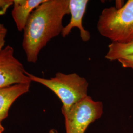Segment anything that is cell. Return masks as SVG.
Instances as JSON below:
<instances>
[{
	"label": "cell",
	"instance_id": "obj_8",
	"mask_svg": "<svg viewBox=\"0 0 133 133\" xmlns=\"http://www.w3.org/2000/svg\"><path fill=\"white\" fill-rule=\"evenodd\" d=\"M45 0H14L12 16L20 32L24 31L31 13Z\"/></svg>",
	"mask_w": 133,
	"mask_h": 133
},
{
	"label": "cell",
	"instance_id": "obj_9",
	"mask_svg": "<svg viewBox=\"0 0 133 133\" xmlns=\"http://www.w3.org/2000/svg\"><path fill=\"white\" fill-rule=\"evenodd\" d=\"M105 58L110 61L118 60L122 57L133 54V39L126 43L111 42Z\"/></svg>",
	"mask_w": 133,
	"mask_h": 133
},
{
	"label": "cell",
	"instance_id": "obj_4",
	"mask_svg": "<svg viewBox=\"0 0 133 133\" xmlns=\"http://www.w3.org/2000/svg\"><path fill=\"white\" fill-rule=\"evenodd\" d=\"M62 112L66 133H84L91 123L101 117L103 104L101 101H95L88 95Z\"/></svg>",
	"mask_w": 133,
	"mask_h": 133
},
{
	"label": "cell",
	"instance_id": "obj_11",
	"mask_svg": "<svg viewBox=\"0 0 133 133\" xmlns=\"http://www.w3.org/2000/svg\"><path fill=\"white\" fill-rule=\"evenodd\" d=\"M14 5V0H0V15L5 14L7 10Z\"/></svg>",
	"mask_w": 133,
	"mask_h": 133
},
{
	"label": "cell",
	"instance_id": "obj_3",
	"mask_svg": "<svg viewBox=\"0 0 133 133\" xmlns=\"http://www.w3.org/2000/svg\"><path fill=\"white\" fill-rule=\"evenodd\" d=\"M32 81L46 86L53 91L63 104L62 111L69 109L88 96L89 83L84 77L76 73L66 74L58 72L50 79L36 76L27 72Z\"/></svg>",
	"mask_w": 133,
	"mask_h": 133
},
{
	"label": "cell",
	"instance_id": "obj_12",
	"mask_svg": "<svg viewBox=\"0 0 133 133\" xmlns=\"http://www.w3.org/2000/svg\"><path fill=\"white\" fill-rule=\"evenodd\" d=\"M8 33V30L3 24L0 23V50L5 48V40L6 34Z\"/></svg>",
	"mask_w": 133,
	"mask_h": 133
},
{
	"label": "cell",
	"instance_id": "obj_1",
	"mask_svg": "<svg viewBox=\"0 0 133 133\" xmlns=\"http://www.w3.org/2000/svg\"><path fill=\"white\" fill-rule=\"evenodd\" d=\"M69 4V0H45L31 13L22 42L28 62L36 63L43 48L62 33L63 19L70 14Z\"/></svg>",
	"mask_w": 133,
	"mask_h": 133
},
{
	"label": "cell",
	"instance_id": "obj_5",
	"mask_svg": "<svg viewBox=\"0 0 133 133\" xmlns=\"http://www.w3.org/2000/svg\"><path fill=\"white\" fill-rule=\"evenodd\" d=\"M27 72L14 56L12 46L7 45L0 50V88L17 83L31 84Z\"/></svg>",
	"mask_w": 133,
	"mask_h": 133
},
{
	"label": "cell",
	"instance_id": "obj_13",
	"mask_svg": "<svg viewBox=\"0 0 133 133\" xmlns=\"http://www.w3.org/2000/svg\"><path fill=\"white\" fill-rule=\"evenodd\" d=\"M58 133V132H57V130H56L55 129H51L50 131H49V133Z\"/></svg>",
	"mask_w": 133,
	"mask_h": 133
},
{
	"label": "cell",
	"instance_id": "obj_14",
	"mask_svg": "<svg viewBox=\"0 0 133 133\" xmlns=\"http://www.w3.org/2000/svg\"><path fill=\"white\" fill-rule=\"evenodd\" d=\"M4 131V127L1 125V123L0 122V133H2V132Z\"/></svg>",
	"mask_w": 133,
	"mask_h": 133
},
{
	"label": "cell",
	"instance_id": "obj_6",
	"mask_svg": "<svg viewBox=\"0 0 133 133\" xmlns=\"http://www.w3.org/2000/svg\"><path fill=\"white\" fill-rule=\"evenodd\" d=\"M88 0H69V8L71 20L62 30V37L65 38L71 32L72 29L77 28L80 31V36L84 42H88L91 38V35L88 31L86 30L82 25V20L85 13Z\"/></svg>",
	"mask_w": 133,
	"mask_h": 133
},
{
	"label": "cell",
	"instance_id": "obj_7",
	"mask_svg": "<svg viewBox=\"0 0 133 133\" xmlns=\"http://www.w3.org/2000/svg\"><path fill=\"white\" fill-rule=\"evenodd\" d=\"M30 84L17 83L0 88V122L8 116L10 108L15 100L28 92Z\"/></svg>",
	"mask_w": 133,
	"mask_h": 133
},
{
	"label": "cell",
	"instance_id": "obj_2",
	"mask_svg": "<svg viewBox=\"0 0 133 133\" xmlns=\"http://www.w3.org/2000/svg\"><path fill=\"white\" fill-rule=\"evenodd\" d=\"M100 34L111 42L126 43L133 39V0L119 8L111 6L102 10L97 23Z\"/></svg>",
	"mask_w": 133,
	"mask_h": 133
},
{
	"label": "cell",
	"instance_id": "obj_10",
	"mask_svg": "<svg viewBox=\"0 0 133 133\" xmlns=\"http://www.w3.org/2000/svg\"><path fill=\"white\" fill-rule=\"evenodd\" d=\"M118 61L124 68H131L133 70V54L121 58Z\"/></svg>",
	"mask_w": 133,
	"mask_h": 133
}]
</instances>
